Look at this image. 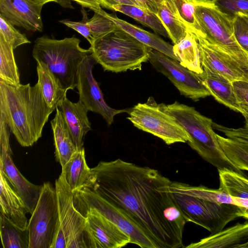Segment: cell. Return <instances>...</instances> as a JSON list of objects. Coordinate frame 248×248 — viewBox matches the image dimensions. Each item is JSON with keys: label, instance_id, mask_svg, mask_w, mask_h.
Masks as SVG:
<instances>
[{"label": "cell", "instance_id": "cell-49", "mask_svg": "<svg viewBox=\"0 0 248 248\" xmlns=\"http://www.w3.org/2000/svg\"></svg>", "mask_w": 248, "mask_h": 248}, {"label": "cell", "instance_id": "cell-40", "mask_svg": "<svg viewBox=\"0 0 248 248\" xmlns=\"http://www.w3.org/2000/svg\"><path fill=\"white\" fill-rule=\"evenodd\" d=\"M213 128L222 133L230 139L248 144V131L246 128L227 127L213 122Z\"/></svg>", "mask_w": 248, "mask_h": 248}, {"label": "cell", "instance_id": "cell-26", "mask_svg": "<svg viewBox=\"0 0 248 248\" xmlns=\"http://www.w3.org/2000/svg\"><path fill=\"white\" fill-rule=\"evenodd\" d=\"M37 83L47 106L54 110L66 96L67 91L59 79L43 63L37 62Z\"/></svg>", "mask_w": 248, "mask_h": 248}, {"label": "cell", "instance_id": "cell-11", "mask_svg": "<svg viewBox=\"0 0 248 248\" xmlns=\"http://www.w3.org/2000/svg\"><path fill=\"white\" fill-rule=\"evenodd\" d=\"M74 203L80 212L94 209L121 228L129 237L130 243L141 248H157L142 230L122 210L91 189L85 187L73 193Z\"/></svg>", "mask_w": 248, "mask_h": 248}, {"label": "cell", "instance_id": "cell-6", "mask_svg": "<svg viewBox=\"0 0 248 248\" xmlns=\"http://www.w3.org/2000/svg\"><path fill=\"white\" fill-rule=\"evenodd\" d=\"M194 16L196 34L229 54L244 70L248 68V55L234 35L233 17L221 11L212 0H197Z\"/></svg>", "mask_w": 248, "mask_h": 248}, {"label": "cell", "instance_id": "cell-32", "mask_svg": "<svg viewBox=\"0 0 248 248\" xmlns=\"http://www.w3.org/2000/svg\"><path fill=\"white\" fill-rule=\"evenodd\" d=\"M14 49L0 36V80L14 86L20 84V74L16 62Z\"/></svg>", "mask_w": 248, "mask_h": 248}, {"label": "cell", "instance_id": "cell-27", "mask_svg": "<svg viewBox=\"0 0 248 248\" xmlns=\"http://www.w3.org/2000/svg\"><path fill=\"white\" fill-rule=\"evenodd\" d=\"M173 51L182 65L198 74L202 73L198 42L193 33L188 31L183 39L174 44Z\"/></svg>", "mask_w": 248, "mask_h": 248}, {"label": "cell", "instance_id": "cell-1", "mask_svg": "<svg viewBox=\"0 0 248 248\" xmlns=\"http://www.w3.org/2000/svg\"><path fill=\"white\" fill-rule=\"evenodd\" d=\"M87 188L132 219L157 248H180L186 222L170 192L172 181L157 170L120 158L91 169Z\"/></svg>", "mask_w": 248, "mask_h": 248}, {"label": "cell", "instance_id": "cell-28", "mask_svg": "<svg viewBox=\"0 0 248 248\" xmlns=\"http://www.w3.org/2000/svg\"><path fill=\"white\" fill-rule=\"evenodd\" d=\"M112 11L129 16L141 24L150 28L156 33L169 38V34L157 14L145 8L132 5H117Z\"/></svg>", "mask_w": 248, "mask_h": 248}, {"label": "cell", "instance_id": "cell-12", "mask_svg": "<svg viewBox=\"0 0 248 248\" xmlns=\"http://www.w3.org/2000/svg\"><path fill=\"white\" fill-rule=\"evenodd\" d=\"M148 61L155 69L169 78L182 95L194 101L211 95L200 74L178 61L154 49L151 50Z\"/></svg>", "mask_w": 248, "mask_h": 248}, {"label": "cell", "instance_id": "cell-44", "mask_svg": "<svg viewBox=\"0 0 248 248\" xmlns=\"http://www.w3.org/2000/svg\"><path fill=\"white\" fill-rule=\"evenodd\" d=\"M76 1L82 6V7H87L93 11L100 9L101 5L99 0H72Z\"/></svg>", "mask_w": 248, "mask_h": 248}, {"label": "cell", "instance_id": "cell-20", "mask_svg": "<svg viewBox=\"0 0 248 248\" xmlns=\"http://www.w3.org/2000/svg\"><path fill=\"white\" fill-rule=\"evenodd\" d=\"M0 184V213L20 228L27 229L28 212L25 204L1 171Z\"/></svg>", "mask_w": 248, "mask_h": 248}, {"label": "cell", "instance_id": "cell-46", "mask_svg": "<svg viewBox=\"0 0 248 248\" xmlns=\"http://www.w3.org/2000/svg\"><path fill=\"white\" fill-rule=\"evenodd\" d=\"M244 117L245 118V125H246L245 128L248 131V116H245Z\"/></svg>", "mask_w": 248, "mask_h": 248}, {"label": "cell", "instance_id": "cell-42", "mask_svg": "<svg viewBox=\"0 0 248 248\" xmlns=\"http://www.w3.org/2000/svg\"><path fill=\"white\" fill-rule=\"evenodd\" d=\"M102 7L112 10V6L117 5H132L137 6L133 0H99Z\"/></svg>", "mask_w": 248, "mask_h": 248}, {"label": "cell", "instance_id": "cell-36", "mask_svg": "<svg viewBox=\"0 0 248 248\" xmlns=\"http://www.w3.org/2000/svg\"><path fill=\"white\" fill-rule=\"evenodd\" d=\"M0 36L3 38L13 49L22 45L31 43L24 34L18 31L14 26L7 22L1 16H0Z\"/></svg>", "mask_w": 248, "mask_h": 248}, {"label": "cell", "instance_id": "cell-30", "mask_svg": "<svg viewBox=\"0 0 248 248\" xmlns=\"http://www.w3.org/2000/svg\"><path fill=\"white\" fill-rule=\"evenodd\" d=\"M0 233L3 248H29L28 228L22 229L0 213Z\"/></svg>", "mask_w": 248, "mask_h": 248}, {"label": "cell", "instance_id": "cell-48", "mask_svg": "<svg viewBox=\"0 0 248 248\" xmlns=\"http://www.w3.org/2000/svg\"><path fill=\"white\" fill-rule=\"evenodd\" d=\"M245 70V80L248 81V68L246 69Z\"/></svg>", "mask_w": 248, "mask_h": 248}, {"label": "cell", "instance_id": "cell-45", "mask_svg": "<svg viewBox=\"0 0 248 248\" xmlns=\"http://www.w3.org/2000/svg\"><path fill=\"white\" fill-rule=\"evenodd\" d=\"M30 3L35 5H43L50 1H58L59 0H27Z\"/></svg>", "mask_w": 248, "mask_h": 248}, {"label": "cell", "instance_id": "cell-4", "mask_svg": "<svg viewBox=\"0 0 248 248\" xmlns=\"http://www.w3.org/2000/svg\"><path fill=\"white\" fill-rule=\"evenodd\" d=\"M80 42L74 36L57 40L45 35L34 41L32 57L45 64L66 91L77 87L80 64L92 53L90 48L80 47Z\"/></svg>", "mask_w": 248, "mask_h": 248}, {"label": "cell", "instance_id": "cell-10", "mask_svg": "<svg viewBox=\"0 0 248 248\" xmlns=\"http://www.w3.org/2000/svg\"><path fill=\"white\" fill-rule=\"evenodd\" d=\"M28 222L29 248H51L57 233L59 210L55 187L45 182Z\"/></svg>", "mask_w": 248, "mask_h": 248}, {"label": "cell", "instance_id": "cell-5", "mask_svg": "<svg viewBox=\"0 0 248 248\" xmlns=\"http://www.w3.org/2000/svg\"><path fill=\"white\" fill-rule=\"evenodd\" d=\"M89 48L104 71L115 73L140 70L152 49L119 27L95 39Z\"/></svg>", "mask_w": 248, "mask_h": 248}, {"label": "cell", "instance_id": "cell-38", "mask_svg": "<svg viewBox=\"0 0 248 248\" xmlns=\"http://www.w3.org/2000/svg\"><path fill=\"white\" fill-rule=\"evenodd\" d=\"M224 13L234 17L237 14L248 15V0H212Z\"/></svg>", "mask_w": 248, "mask_h": 248}, {"label": "cell", "instance_id": "cell-21", "mask_svg": "<svg viewBox=\"0 0 248 248\" xmlns=\"http://www.w3.org/2000/svg\"><path fill=\"white\" fill-rule=\"evenodd\" d=\"M200 76L210 94L217 101L243 114L232 82L222 76L206 69H203V72Z\"/></svg>", "mask_w": 248, "mask_h": 248}, {"label": "cell", "instance_id": "cell-24", "mask_svg": "<svg viewBox=\"0 0 248 248\" xmlns=\"http://www.w3.org/2000/svg\"><path fill=\"white\" fill-rule=\"evenodd\" d=\"M55 148L56 160L63 167L78 149L68 130L62 112L56 108L54 118L50 122Z\"/></svg>", "mask_w": 248, "mask_h": 248}, {"label": "cell", "instance_id": "cell-34", "mask_svg": "<svg viewBox=\"0 0 248 248\" xmlns=\"http://www.w3.org/2000/svg\"><path fill=\"white\" fill-rule=\"evenodd\" d=\"M178 18L189 31L197 33L194 12L197 0H167Z\"/></svg>", "mask_w": 248, "mask_h": 248}, {"label": "cell", "instance_id": "cell-3", "mask_svg": "<svg viewBox=\"0 0 248 248\" xmlns=\"http://www.w3.org/2000/svg\"><path fill=\"white\" fill-rule=\"evenodd\" d=\"M164 109L173 116L189 137L188 144L204 160L217 170L228 169L246 176L227 158L214 132L213 122L197 111L194 108L177 101L166 105Z\"/></svg>", "mask_w": 248, "mask_h": 248}, {"label": "cell", "instance_id": "cell-19", "mask_svg": "<svg viewBox=\"0 0 248 248\" xmlns=\"http://www.w3.org/2000/svg\"><path fill=\"white\" fill-rule=\"evenodd\" d=\"M186 248H248V222L237 223L218 233L192 243Z\"/></svg>", "mask_w": 248, "mask_h": 248}, {"label": "cell", "instance_id": "cell-16", "mask_svg": "<svg viewBox=\"0 0 248 248\" xmlns=\"http://www.w3.org/2000/svg\"><path fill=\"white\" fill-rule=\"evenodd\" d=\"M194 35L198 42L202 69L222 76L232 82L245 80L244 69L229 54L200 35Z\"/></svg>", "mask_w": 248, "mask_h": 248}, {"label": "cell", "instance_id": "cell-37", "mask_svg": "<svg viewBox=\"0 0 248 248\" xmlns=\"http://www.w3.org/2000/svg\"><path fill=\"white\" fill-rule=\"evenodd\" d=\"M234 32L236 39L248 55V16L237 14L233 19Z\"/></svg>", "mask_w": 248, "mask_h": 248}, {"label": "cell", "instance_id": "cell-22", "mask_svg": "<svg viewBox=\"0 0 248 248\" xmlns=\"http://www.w3.org/2000/svg\"><path fill=\"white\" fill-rule=\"evenodd\" d=\"M219 188L223 190L238 202L241 217L248 219V178L238 172L224 169L217 170Z\"/></svg>", "mask_w": 248, "mask_h": 248}, {"label": "cell", "instance_id": "cell-23", "mask_svg": "<svg viewBox=\"0 0 248 248\" xmlns=\"http://www.w3.org/2000/svg\"><path fill=\"white\" fill-rule=\"evenodd\" d=\"M91 169L86 163L84 148L77 151L62 167L61 174L73 193L89 186Z\"/></svg>", "mask_w": 248, "mask_h": 248}, {"label": "cell", "instance_id": "cell-14", "mask_svg": "<svg viewBox=\"0 0 248 248\" xmlns=\"http://www.w3.org/2000/svg\"><path fill=\"white\" fill-rule=\"evenodd\" d=\"M95 62L93 55L90 54L86 56L80 64L76 87L79 100L88 111L100 114L108 125H110L113 122L115 115L128 112L129 109H116L107 104L99 84L93 75V69Z\"/></svg>", "mask_w": 248, "mask_h": 248}, {"label": "cell", "instance_id": "cell-13", "mask_svg": "<svg viewBox=\"0 0 248 248\" xmlns=\"http://www.w3.org/2000/svg\"><path fill=\"white\" fill-rule=\"evenodd\" d=\"M10 129L0 118V171L22 199L28 212L31 214L37 203L42 186L35 185L26 179L13 162L9 142Z\"/></svg>", "mask_w": 248, "mask_h": 248}, {"label": "cell", "instance_id": "cell-35", "mask_svg": "<svg viewBox=\"0 0 248 248\" xmlns=\"http://www.w3.org/2000/svg\"><path fill=\"white\" fill-rule=\"evenodd\" d=\"M93 16L86 19V24L94 41L95 39L109 33L118 27L103 12V9L94 10Z\"/></svg>", "mask_w": 248, "mask_h": 248}, {"label": "cell", "instance_id": "cell-17", "mask_svg": "<svg viewBox=\"0 0 248 248\" xmlns=\"http://www.w3.org/2000/svg\"><path fill=\"white\" fill-rule=\"evenodd\" d=\"M43 5L27 0H0V16L13 26L32 31H42L41 12Z\"/></svg>", "mask_w": 248, "mask_h": 248}, {"label": "cell", "instance_id": "cell-43", "mask_svg": "<svg viewBox=\"0 0 248 248\" xmlns=\"http://www.w3.org/2000/svg\"><path fill=\"white\" fill-rule=\"evenodd\" d=\"M137 5L148 9L155 14L157 13V6L152 0H133Z\"/></svg>", "mask_w": 248, "mask_h": 248}, {"label": "cell", "instance_id": "cell-9", "mask_svg": "<svg viewBox=\"0 0 248 248\" xmlns=\"http://www.w3.org/2000/svg\"><path fill=\"white\" fill-rule=\"evenodd\" d=\"M59 210L57 233L51 248H87L86 217L75 207L74 195L61 174L56 180Z\"/></svg>", "mask_w": 248, "mask_h": 248}, {"label": "cell", "instance_id": "cell-29", "mask_svg": "<svg viewBox=\"0 0 248 248\" xmlns=\"http://www.w3.org/2000/svg\"><path fill=\"white\" fill-rule=\"evenodd\" d=\"M170 186L181 192L202 200L219 204L239 206L238 202L232 197L220 188L212 189L202 186H194L177 182H171Z\"/></svg>", "mask_w": 248, "mask_h": 248}, {"label": "cell", "instance_id": "cell-2", "mask_svg": "<svg viewBox=\"0 0 248 248\" xmlns=\"http://www.w3.org/2000/svg\"><path fill=\"white\" fill-rule=\"evenodd\" d=\"M53 111L37 83L14 86L0 80V117L22 146H31L41 137Z\"/></svg>", "mask_w": 248, "mask_h": 248}, {"label": "cell", "instance_id": "cell-31", "mask_svg": "<svg viewBox=\"0 0 248 248\" xmlns=\"http://www.w3.org/2000/svg\"><path fill=\"white\" fill-rule=\"evenodd\" d=\"M157 15L166 28L169 38L176 44L183 39L189 31L178 18L167 0H164L157 7Z\"/></svg>", "mask_w": 248, "mask_h": 248}, {"label": "cell", "instance_id": "cell-39", "mask_svg": "<svg viewBox=\"0 0 248 248\" xmlns=\"http://www.w3.org/2000/svg\"><path fill=\"white\" fill-rule=\"evenodd\" d=\"M240 106L243 110L242 115L248 117V81L244 80L232 82Z\"/></svg>", "mask_w": 248, "mask_h": 248}, {"label": "cell", "instance_id": "cell-8", "mask_svg": "<svg viewBox=\"0 0 248 248\" xmlns=\"http://www.w3.org/2000/svg\"><path fill=\"white\" fill-rule=\"evenodd\" d=\"M129 120L137 128L161 139L166 144L187 142L189 137L176 119L166 112L162 103L157 104L153 98L144 103H138L128 111Z\"/></svg>", "mask_w": 248, "mask_h": 248}, {"label": "cell", "instance_id": "cell-7", "mask_svg": "<svg viewBox=\"0 0 248 248\" xmlns=\"http://www.w3.org/2000/svg\"><path fill=\"white\" fill-rule=\"evenodd\" d=\"M170 190L186 222L204 228L211 234L219 232L228 223L241 217V210L237 205L219 204L202 200L181 192L170 185Z\"/></svg>", "mask_w": 248, "mask_h": 248}, {"label": "cell", "instance_id": "cell-33", "mask_svg": "<svg viewBox=\"0 0 248 248\" xmlns=\"http://www.w3.org/2000/svg\"><path fill=\"white\" fill-rule=\"evenodd\" d=\"M217 140L225 155L235 167L248 171V144L217 134Z\"/></svg>", "mask_w": 248, "mask_h": 248}, {"label": "cell", "instance_id": "cell-47", "mask_svg": "<svg viewBox=\"0 0 248 248\" xmlns=\"http://www.w3.org/2000/svg\"><path fill=\"white\" fill-rule=\"evenodd\" d=\"M152 0L155 2V3L156 4L157 6L158 7L164 0Z\"/></svg>", "mask_w": 248, "mask_h": 248}, {"label": "cell", "instance_id": "cell-41", "mask_svg": "<svg viewBox=\"0 0 248 248\" xmlns=\"http://www.w3.org/2000/svg\"><path fill=\"white\" fill-rule=\"evenodd\" d=\"M83 20L80 22H75L67 19H64L60 20V22L78 32L85 38L90 44H91L93 40L86 24L87 16L86 14V12H85V15L83 14Z\"/></svg>", "mask_w": 248, "mask_h": 248}, {"label": "cell", "instance_id": "cell-25", "mask_svg": "<svg viewBox=\"0 0 248 248\" xmlns=\"http://www.w3.org/2000/svg\"><path fill=\"white\" fill-rule=\"evenodd\" d=\"M103 12L105 15L111 19L119 28L127 32L140 42L152 49L162 52L168 57L178 61L174 54L173 46L165 41L158 35L120 19L115 14H108L103 10Z\"/></svg>", "mask_w": 248, "mask_h": 248}, {"label": "cell", "instance_id": "cell-18", "mask_svg": "<svg viewBox=\"0 0 248 248\" xmlns=\"http://www.w3.org/2000/svg\"><path fill=\"white\" fill-rule=\"evenodd\" d=\"M59 107L78 150L84 148V136L91 130V124L87 116L88 109L80 101L72 102L66 96Z\"/></svg>", "mask_w": 248, "mask_h": 248}, {"label": "cell", "instance_id": "cell-15", "mask_svg": "<svg viewBox=\"0 0 248 248\" xmlns=\"http://www.w3.org/2000/svg\"><path fill=\"white\" fill-rule=\"evenodd\" d=\"M86 217L87 248H121L129 243V236L113 222L94 209L81 212Z\"/></svg>", "mask_w": 248, "mask_h": 248}]
</instances>
